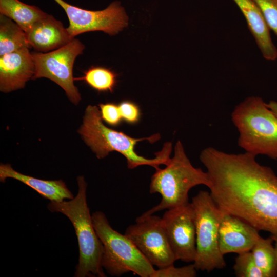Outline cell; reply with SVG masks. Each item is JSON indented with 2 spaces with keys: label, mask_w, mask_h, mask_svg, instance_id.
Instances as JSON below:
<instances>
[{
  "label": "cell",
  "mask_w": 277,
  "mask_h": 277,
  "mask_svg": "<svg viewBox=\"0 0 277 277\" xmlns=\"http://www.w3.org/2000/svg\"><path fill=\"white\" fill-rule=\"evenodd\" d=\"M78 132L97 158L103 159L110 152L117 151L125 157L129 169L149 165L157 169L160 165H166L170 159L172 151L170 142L165 143L162 149L155 153L154 159L139 155L135 150L138 142L146 140L153 143L160 138V135L156 134L146 138H135L109 128L103 124L100 111L96 106H87Z\"/></svg>",
  "instance_id": "cell-1"
},
{
  "label": "cell",
  "mask_w": 277,
  "mask_h": 277,
  "mask_svg": "<svg viewBox=\"0 0 277 277\" xmlns=\"http://www.w3.org/2000/svg\"><path fill=\"white\" fill-rule=\"evenodd\" d=\"M77 195L69 201H50L47 208L66 216L72 224L79 247L78 263L74 276L105 277L102 266L103 245L95 230L87 204V184L83 176L77 177Z\"/></svg>",
  "instance_id": "cell-2"
},
{
  "label": "cell",
  "mask_w": 277,
  "mask_h": 277,
  "mask_svg": "<svg viewBox=\"0 0 277 277\" xmlns=\"http://www.w3.org/2000/svg\"><path fill=\"white\" fill-rule=\"evenodd\" d=\"M155 170L151 178L149 192L160 194L162 199L159 204L141 217L186 205L189 203L188 193L192 188L199 185L209 188L210 185L207 172L192 165L180 141L176 143L174 155L166 167Z\"/></svg>",
  "instance_id": "cell-3"
},
{
  "label": "cell",
  "mask_w": 277,
  "mask_h": 277,
  "mask_svg": "<svg viewBox=\"0 0 277 277\" xmlns=\"http://www.w3.org/2000/svg\"><path fill=\"white\" fill-rule=\"evenodd\" d=\"M231 120L239 133V147L255 156L277 160V116L262 98L250 96L241 102Z\"/></svg>",
  "instance_id": "cell-4"
},
{
  "label": "cell",
  "mask_w": 277,
  "mask_h": 277,
  "mask_svg": "<svg viewBox=\"0 0 277 277\" xmlns=\"http://www.w3.org/2000/svg\"><path fill=\"white\" fill-rule=\"evenodd\" d=\"M96 232L103 245L102 266L111 276H120L131 272L141 277H152L155 271L132 241L114 230L105 214H92Z\"/></svg>",
  "instance_id": "cell-5"
},
{
  "label": "cell",
  "mask_w": 277,
  "mask_h": 277,
  "mask_svg": "<svg viewBox=\"0 0 277 277\" xmlns=\"http://www.w3.org/2000/svg\"><path fill=\"white\" fill-rule=\"evenodd\" d=\"M196 226V256L193 264L197 270L210 272L226 266L219 248V227L222 210L210 192L200 191L192 199Z\"/></svg>",
  "instance_id": "cell-6"
},
{
  "label": "cell",
  "mask_w": 277,
  "mask_h": 277,
  "mask_svg": "<svg viewBox=\"0 0 277 277\" xmlns=\"http://www.w3.org/2000/svg\"><path fill=\"white\" fill-rule=\"evenodd\" d=\"M84 49V45L74 38L55 50L47 53L31 52L35 66L32 79L45 77L51 80L63 88L72 103L77 105L81 97L74 84L73 68L75 60L83 54Z\"/></svg>",
  "instance_id": "cell-7"
},
{
  "label": "cell",
  "mask_w": 277,
  "mask_h": 277,
  "mask_svg": "<svg viewBox=\"0 0 277 277\" xmlns=\"http://www.w3.org/2000/svg\"><path fill=\"white\" fill-rule=\"evenodd\" d=\"M124 234L153 266L162 268L176 261L162 217L154 214L139 216Z\"/></svg>",
  "instance_id": "cell-8"
},
{
  "label": "cell",
  "mask_w": 277,
  "mask_h": 277,
  "mask_svg": "<svg viewBox=\"0 0 277 277\" xmlns=\"http://www.w3.org/2000/svg\"><path fill=\"white\" fill-rule=\"evenodd\" d=\"M53 1L67 15L69 23L67 29L72 38L82 33L95 31L114 35L128 25V16L117 1L112 2L103 10L92 11L71 5L64 0Z\"/></svg>",
  "instance_id": "cell-9"
},
{
  "label": "cell",
  "mask_w": 277,
  "mask_h": 277,
  "mask_svg": "<svg viewBox=\"0 0 277 277\" xmlns=\"http://www.w3.org/2000/svg\"><path fill=\"white\" fill-rule=\"evenodd\" d=\"M176 260L193 262L195 259V215L191 203L167 209L162 217Z\"/></svg>",
  "instance_id": "cell-10"
},
{
  "label": "cell",
  "mask_w": 277,
  "mask_h": 277,
  "mask_svg": "<svg viewBox=\"0 0 277 277\" xmlns=\"http://www.w3.org/2000/svg\"><path fill=\"white\" fill-rule=\"evenodd\" d=\"M259 230L241 219L222 210L219 248L223 255L251 250L261 236Z\"/></svg>",
  "instance_id": "cell-11"
},
{
  "label": "cell",
  "mask_w": 277,
  "mask_h": 277,
  "mask_svg": "<svg viewBox=\"0 0 277 277\" xmlns=\"http://www.w3.org/2000/svg\"><path fill=\"white\" fill-rule=\"evenodd\" d=\"M28 47L0 56V90L4 93L23 88L32 79L34 62Z\"/></svg>",
  "instance_id": "cell-12"
},
{
  "label": "cell",
  "mask_w": 277,
  "mask_h": 277,
  "mask_svg": "<svg viewBox=\"0 0 277 277\" xmlns=\"http://www.w3.org/2000/svg\"><path fill=\"white\" fill-rule=\"evenodd\" d=\"M25 33L30 48L42 53L60 48L73 39L62 23L49 14L34 23Z\"/></svg>",
  "instance_id": "cell-13"
},
{
  "label": "cell",
  "mask_w": 277,
  "mask_h": 277,
  "mask_svg": "<svg viewBox=\"0 0 277 277\" xmlns=\"http://www.w3.org/2000/svg\"><path fill=\"white\" fill-rule=\"evenodd\" d=\"M244 16L248 28L263 55L267 60L277 58L274 45L262 13L254 0H233Z\"/></svg>",
  "instance_id": "cell-14"
},
{
  "label": "cell",
  "mask_w": 277,
  "mask_h": 277,
  "mask_svg": "<svg viewBox=\"0 0 277 277\" xmlns=\"http://www.w3.org/2000/svg\"><path fill=\"white\" fill-rule=\"evenodd\" d=\"M12 178L19 181L36 191L42 197L50 201L62 202L65 199L71 200L73 194L61 180H44L18 172L10 164L0 165V181L4 182L6 179Z\"/></svg>",
  "instance_id": "cell-15"
},
{
  "label": "cell",
  "mask_w": 277,
  "mask_h": 277,
  "mask_svg": "<svg viewBox=\"0 0 277 277\" xmlns=\"http://www.w3.org/2000/svg\"><path fill=\"white\" fill-rule=\"evenodd\" d=\"M47 14L39 7L19 0H0V14L12 19L25 32L34 23Z\"/></svg>",
  "instance_id": "cell-16"
},
{
  "label": "cell",
  "mask_w": 277,
  "mask_h": 277,
  "mask_svg": "<svg viewBox=\"0 0 277 277\" xmlns=\"http://www.w3.org/2000/svg\"><path fill=\"white\" fill-rule=\"evenodd\" d=\"M30 48L23 29L11 18L0 14V56Z\"/></svg>",
  "instance_id": "cell-17"
},
{
  "label": "cell",
  "mask_w": 277,
  "mask_h": 277,
  "mask_svg": "<svg viewBox=\"0 0 277 277\" xmlns=\"http://www.w3.org/2000/svg\"><path fill=\"white\" fill-rule=\"evenodd\" d=\"M251 252L264 277L277 276V255L271 235L267 238L260 236Z\"/></svg>",
  "instance_id": "cell-18"
},
{
  "label": "cell",
  "mask_w": 277,
  "mask_h": 277,
  "mask_svg": "<svg viewBox=\"0 0 277 277\" xmlns=\"http://www.w3.org/2000/svg\"><path fill=\"white\" fill-rule=\"evenodd\" d=\"M117 74L110 69L92 66L81 77L74 80H83L89 86L98 92H112L116 84Z\"/></svg>",
  "instance_id": "cell-19"
},
{
  "label": "cell",
  "mask_w": 277,
  "mask_h": 277,
  "mask_svg": "<svg viewBox=\"0 0 277 277\" xmlns=\"http://www.w3.org/2000/svg\"><path fill=\"white\" fill-rule=\"evenodd\" d=\"M233 268L238 277H264L256 266L251 251L238 254Z\"/></svg>",
  "instance_id": "cell-20"
},
{
  "label": "cell",
  "mask_w": 277,
  "mask_h": 277,
  "mask_svg": "<svg viewBox=\"0 0 277 277\" xmlns=\"http://www.w3.org/2000/svg\"><path fill=\"white\" fill-rule=\"evenodd\" d=\"M197 271L193 264L180 267L173 264L155 269L152 277H195Z\"/></svg>",
  "instance_id": "cell-21"
},
{
  "label": "cell",
  "mask_w": 277,
  "mask_h": 277,
  "mask_svg": "<svg viewBox=\"0 0 277 277\" xmlns=\"http://www.w3.org/2000/svg\"><path fill=\"white\" fill-rule=\"evenodd\" d=\"M269 28L277 36V0H254Z\"/></svg>",
  "instance_id": "cell-22"
},
{
  "label": "cell",
  "mask_w": 277,
  "mask_h": 277,
  "mask_svg": "<svg viewBox=\"0 0 277 277\" xmlns=\"http://www.w3.org/2000/svg\"><path fill=\"white\" fill-rule=\"evenodd\" d=\"M101 116L103 121L110 126L115 127L119 125L122 120L118 105L113 103L100 104Z\"/></svg>",
  "instance_id": "cell-23"
},
{
  "label": "cell",
  "mask_w": 277,
  "mask_h": 277,
  "mask_svg": "<svg viewBox=\"0 0 277 277\" xmlns=\"http://www.w3.org/2000/svg\"><path fill=\"white\" fill-rule=\"evenodd\" d=\"M122 120L129 124H135L141 118L139 106L131 101H123L118 104Z\"/></svg>",
  "instance_id": "cell-24"
},
{
  "label": "cell",
  "mask_w": 277,
  "mask_h": 277,
  "mask_svg": "<svg viewBox=\"0 0 277 277\" xmlns=\"http://www.w3.org/2000/svg\"><path fill=\"white\" fill-rule=\"evenodd\" d=\"M266 104L267 107L277 116V102L271 101Z\"/></svg>",
  "instance_id": "cell-25"
},
{
  "label": "cell",
  "mask_w": 277,
  "mask_h": 277,
  "mask_svg": "<svg viewBox=\"0 0 277 277\" xmlns=\"http://www.w3.org/2000/svg\"><path fill=\"white\" fill-rule=\"evenodd\" d=\"M273 239V243L277 255V235H271Z\"/></svg>",
  "instance_id": "cell-26"
}]
</instances>
